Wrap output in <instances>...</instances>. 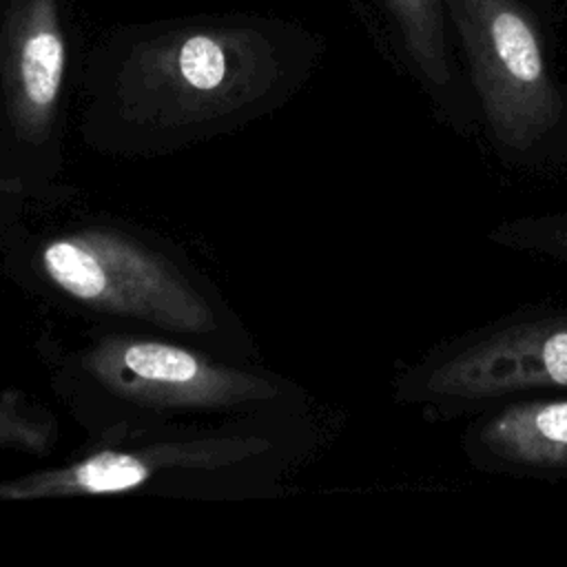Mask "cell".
<instances>
[{
	"instance_id": "ba28073f",
	"label": "cell",
	"mask_w": 567,
	"mask_h": 567,
	"mask_svg": "<svg viewBox=\"0 0 567 567\" xmlns=\"http://www.w3.org/2000/svg\"><path fill=\"white\" fill-rule=\"evenodd\" d=\"M385 7L399 27L405 53L419 80L443 106L447 122L463 133L461 117L450 97L454 73L445 33L443 0H385Z\"/></svg>"
},
{
	"instance_id": "5b68a950",
	"label": "cell",
	"mask_w": 567,
	"mask_h": 567,
	"mask_svg": "<svg viewBox=\"0 0 567 567\" xmlns=\"http://www.w3.org/2000/svg\"><path fill=\"white\" fill-rule=\"evenodd\" d=\"M91 370L113 392L159 405H226L268 390L259 379L210 365L184 348L144 339L104 343L91 357Z\"/></svg>"
},
{
	"instance_id": "6da1fadb",
	"label": "cell",
	"mask_w": 567,
	"mask_h": 567,
	"mask_svg": "<svg viewBox=\"0 0 567 567\" xmlns=\"http://www.w3.org/2000/svg\"><path fill=\"white\" fill-rule=\"evenodd\" d=\"M496 159L549 177L567 168V93L518 0H443Z\"/></svg>"
},
{
	"instance_id": "52a82bcc",
	"label": "cell",
	"mask_w": 567,
	"mask_h": 567,
	"mask_svg": "<svg viewBox=\"0 0 567 567\" xmlns=\"http://www.w3.org/2000/svg\"><path fill=\"white\" fill-rule=\"evenodd\" d=\"M0 60L9 102L29 126H42L55 111L66 44L55 0H11L2 35Z\"/></svg>"
},
{
	"instance_id": "3957f363",
	"label": "cell",
	"mask_w": 567,
	"mask_h": 567,
	"mask_svg": "<svg viewBox=\"0 0 567 567\" xmlns=\"http://www.w3.org/2000/svg\"><path fill=\"white\" fill-rule=\"evenodd\" d=\"M42 268L60 290L86 306L173 330L213 328L206 303L173 270L117 235L51 239L42 248Z\"/></svg>"
},
{
	"instance_id": "7a4b0ae2",
	"label": "cell",
	"mask_w": 567,
	"mask_h": 567,
	"mask_svg": "<svg viewBox=\"0 0 567 567\" xmlns=\"http://www.w3.org/2000/svg\"><path fill=\"white\" fill-rule=\"evenodd\" d=\"M567 392V306H523L430 346L392 383L399 405L445 423Z\"/></svg>"
},
{
	"instance_id": "277c9868",
	"label": "cell",
	"mask_w": 567,
	"mask_h": 567,
	"mask_svg": "<svg viewBox=\"0 0 567 567\" xmlns=\"http://www.w3.org/2000/svg\"><path fill=\"white\" fill-rule=\"evenodd\" d=\"M270 42L237 27L188 29L142 44L126 64V84L177 104H233L272 78Z\"/></svg>"
},
{
	"instance_id": "9c48e42d",
	"label": "cell",
	"mask_w": 567,
	"mask_h": 567,
	"mask_svg": "<svg viewBox=\"0 0 567 567\" xmlns=\"http://www.w3.org/2000/svg\"><path fill=\"white\" fill-rule=\"evenodd\" d=\"M487 237L496 246L567 266V208L503 219Z\"/></svg>"
},
{
	"instance_id": "8992f818",
	"label": "cell",
	"mask_w": 567,
	"mask_h": 567,
	"mask_svg": "<svg viewBox=\"0 0 567 567\" xmlns=\"http://www.w3.org/2000/svg\"><path fill=\"white\" fill-rule=\"evenodd\" d=\"M461 452L485 474L567 481V396H527L474 414Z\"/></svg>"
}]
</instances>
